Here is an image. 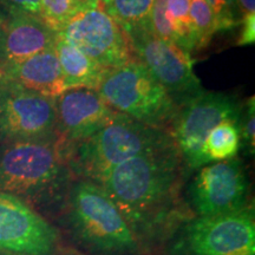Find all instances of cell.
<instances>
[{
  "label": "cell",
  "mask_w": 255,
  "mask_h": 255,
  "mask_svg": "<svg viewBox=\"0 0 255 255\" xmlns=\"http://www.w3.org/2000/svg\"><path fill=\"white\" fill-rule=\"evenodd\" d=\"M182 157L176 145L137 156L117 165L98 184L141 238L164 221L176 200Z\"/></svg>",
  "instance_id": "cell-1"
},
{
  "label": "cell",
  "mask_w": 255,
  "mask_h": 255,
  "mask_svg": "<svg viewBox=\"0 0 255 255\" xmlns=\"http://www.w3.org/2000/svg\"><path fill=\"white\" fill-rule=\"evenodd\" d=\"M171 145L175 142L167 130L116 113L109 123L89 138L64 148L72 174L98 183L117 165Z\"/></svg>",
  "instance_id": "cell-2"
},
{
  "label": "cell",
  "mask_w": 255,
  "mask_h": 255,
  "mask_svg": "<svg viewBox=\"0 0 255 255\" xmlns=\"http://www.w3.org/2000/svg\"><path fill=\"white\" fill-rule=\"evenodd\" d=\"M72 171L59 141L0 144V191L34 202L68 194Z\"/></svg>",
  "instance_id": "cell-3"
},
{
  "label": "cell",
  "mask_w": 255,
  "mask_h": 255,
  "mask_svg": "<svg viewBox=\"0 0 255 255\" xmlns=\"http://www.w3.org/2000/svg\"><path fill=\"white\" fill-rule=\"evenodd\" d=\"M66 195L69 227L81 245L101 255L138 252L139 239L98 184L79 180L69 188Z\"/></svg>",
  "instance_id": "cell-4"
},
{
  "label": "cell",
  "mask_w": 255,
  "mask_h": 255,
  "mask_svg": "<svg viewBox=\"0 0 255 255\" xmlns=\"http://www.w3.org/2000/svg\"><path fill=\"white\" fill-rule=\"evenodd\" d=\"M97 92L113 110L167 131L178 113L167 90L138 59L107 70Z\"/></svg>",
  "instance_id": "cell-5"
},
{
  "label": "cell",
  "mask_w": 255,
  "mask_h": 255,
  "mask_svg": "<svg viewBox=\"0 0 255 255\" xmlns=\"http://www.w3.org/2000/svg\"><path fill=\"white\" fill-rule=\"evenodd\" d=\"M242 109L235 96L205 90L181 107L169 132L183 163L190 169L209 164L203 151L207 136L225 121L240 126Z\"/></svg>",
  "instance_id": "cell-6"
},
{
  "label": "cell",
  "mask_w": 255,
  "mask_h": 255,
  "mask_svg": "<svg viewBox=\"0 0 255 255\" xmlns=\"http://www.w3.org/2000/svg\"><path fill=\"white\" fill-rule=\"evenodd\" d=\"M58 139L56 98L0 79V144Z\"/></svg>",
  "instance_id": "cell-7"
},
{
  "label": "cell",
  "mask_w": 255,
  "mask_h": 255,
  "mask_svg": "<svg viewBox=\"0 0 255 255\" xmlns=\"http://www.w3.org/2000/svg\"><path fill=\"white\" fill-rule=\"evenodd\" d=\"M181 255H255L254 207L191 220L177 242Z\"/></svg>",
  "instance_id": "cell-8"
},
{
  "label": "cell",
  "mask_w": 255,
  "mask_h": 255,
  "mask_svg": "<svg viewBox=\"0 0 255 255\" xmlns=\"http://www.w3.org/2000/svg\"><path fill=\"white\" fill-rule=\"evenodd\" d=\"M127 38L136 59L144 64L178 109L203 91L191 55L186 51L149 30L132 32Z\"/></svg>",
  "instance_id": "cell-9"
},
{
  "label": "cell",
  "mask_w": 255,
  "mask_h": 255,
  "mask_svg": "<svg viewBox=\"0 0 255 255\" xmlns=\"http://www.w3.org/2000/svg\"><path fill=\"white\" fill-rule=\"evenodd\" d=\"M57 34L107 70L136 59L126 33L104 9H79Z\"/></svg>",
  "instance_id": "cell-10"
},
{
  "label": "cell",
  "mask_w": 255,
  "mask_h": 255,
  "mask_svg": "<svg viewBox=\"0 0 255 255\" xmlns=\"http://www.w3.org/2000/svg\"><path fill=\"white\" fill-rule=\"evenodd\" d=\"M191 207L197 216L231 214L250 206V181L244 163L234 157L199 169L189 187Z\"/></svg>",
  "instance_id": "cell-11"
},
{
  "label": "cell",
  "mask_w": 255,
  "mask_h": 255,
  "mask_svg": "<svg viewBox=\"0 0 255 255\" xmlns=\"http://www.w3.org/2000/svg\"><path fill=\"white\" fill-rule=\"evenodd\" d=\"M57 231L20 197L0 191V253L52 255Z\"/></svg>",
  "instance_id": "cell-12"
},
{
  "label": "cell",
  "mask_w": 255,
  "mask_h": 255,
  "mask_svg": "<svg viewBox=\"0 0 255 255\" xmlns=\"http://www.w3.org/2000/svg\"><path fill=\"white\" fill-rule=\"evenodd\" d=\"M57 132L64 146L82 142L101 130L117 111L97 90L68 89L56 97Z\"/></svg>",
  "instance_id": "cell-13"
},
{
  "label": "cell",
  "mask_w": 255,
  "mask_h": 255,
  "mask_svg": "<svg viewBox=\"0 0 255 255\" xmlns=\"http://www.w3.org/2000/svg\"><path fill=\"white\" fill-rule=\"evenodd\" d=\"M55 32L40 17L26 13L6 15L0 25V77L6 70L55 46Z\"/></svg>",
  "instance_id": "cell-14"
},
{
  "label": "cell",
  "mask_w": 255,
  "mask_h": 255,
  "mask_svg": "<svg viewBox=\"0 0 255 255\" xmlns=\"http://www.w3.org/2000/svg\"><path fill=\"white\" fill-rule=\"evenodd\" d=\"M0 79L13 82L47 97L56 98L66 90L55 46L6 70Z\"/></svg>",
  "instance_id": "cell-15"
},
{
  "label": "cell",
  "mask_w": 255,
  "mask_h": 255,
  "mask_svg": "<svg viewBox=\"0 0 255 255\" xmlns=\"http://www.w3.org/2000/svg\"><path fill=\"white\" fill-rule=\"evenodd\" d=\"M190 0H155L149 31L191 55L199 51L189 15Z\"/></svg>",
  "instance_id": "cell-16"
},
{
  "label": "cell",
  "mask_w": 255,
  "mask_h": 255,
  "mask_svg": "<svg viewBox=\"0 0 255 255\" xmlns=\"http://www.w3.org/2000/svg\"><path fill=\"white\" fill-rule=\"evenodd\" d=\"M55 50L62 68L64 83L68 89L97 90L107 69L102 68L81 51L57 34Z\"/></svg>",
  "instance_id": "cell-17"
},
{
  "label": "cell",
  "mask_w": 255,
  "mask_h": 255,
  "mask_svg": "<svg viewBox=\"0 0 255 255\" xmlns=\"http://www.w3.org/2000/svg\"><path fill=\"white\" fill-rule=\"evenodd\" d=\"M241 148V132L239 124L225 121L216 126L207 136L203 151L208 163L237 157Z\"/></svg>",
  "instance_id": "cell-18"
},
{
  "label": "cell",
  "mask_w": 255,
  "mask_h": 255,
  "mask_svg": "<svg viewBox=\"0 0 255 255\" xmlns=\"http://www.w3.org/2000/svg\"><path fill=\"white\" fill-rule=\"evenodd\" d=\"M155 0H111L108 13L115 19L126 36L149 30V19Z\"/></svg>",
  "instance_id": "cell-19"
},
{
  "label": "cell",
  "mask_w": 255,
  "mask_h": 255,
  "mask_svg": "<svg viewBox=\"0 0 255 255\" xmlns=\"http://www.w3.org/2000/svg\"><path fill=\"white\" fill-rule=\"evenodd\" d=\"M189 15L199 50L206 47L216 33L215 18L206 0H190Z\"/></svg>",
  "instance_id": "cell-20"
},
{
  "label": "cell",
  "mask_w": 255,
  "mask_h": 255,
  "mask_svg": "<svg viewBox=\"0 0 255 255\" xmlns=\"http://www.w3.org/2000/svg\"><path fill=\"white\" fill-rule=\"evenodd\" d=\"M79 11L76 0H41V19L55 32Z\"/></svg>",
  "instance_id": "cell-21"
},
{
  "label": "cell",
  "mask_w": 255,
  "mask_h": 255,
  "mask_svg": "<svg viewBox=\"0 0 255 255\" xmlns=\"http://www.w3.org/2000/svg\"><path fill=\"white\" fill-rule=\"evenodd\" d=\"M215 18L216 31H228L241 24L237 0H206Z\"/></svg>",
  "instance_id": "cell-22"
},
{
  "label": "cell",
  "mask_w": 255,
  "mask_h": 255,
  "mask_svg": "<svg viewBox=\"0 0 255 255\" xmlns=\"http://www.w3.org/2000/svg\"><path fill=\"white\" fill-rule=\"evenodd\" d=\"M240 132H241V145L247 148L250 154H254L255 148V102L254 96L244 104L242 115L240 120Z\"/></svg>",
  "instance_id": "cell-23"
},
{
  "label": "cell",
  "mask_w": 255,
  "mask_h": 255,
  "mask_svg": "<svg viewBox=\"0 0 255 255\" xmlns=\"http://www.w3.org/2000/svg\"><path fill=\"white\" fill-rule=\"evenodd\" d=\"M0 13L4 17L13 13H26L40 17L41 0H0Z\"/></svg>",
  "instance_id": "cell-24"
},
{
  "label": "cell",
  "mask_w": 255,
  "mask_h": 255,
  "mask_svg": "<svg viewBox=\"0 0 255 255\" xmlns=\"http://www.w3.org/2000/svg\"><path fill=\"white\" fill-rule=\"evenodd\" d=\"M255 41V14L244 15L241 19V33L237 45H253Z\"/></svg>",
  "instance_id": "cell-25"
},
{
  "label": "cell",
  "mask_w": 255,
  "mask_h": 255,
  "mask_svg": "<svg viewBox=\"0 0 255 255\" xmlns=\"http://www.w3.org/2000/svg\"><path fill=\"white\" fill-rule=\"evenodd\" d=\"M237 5L242 17L255 14V0H237Z\"/></svg>",
  "instance_id": "cell-26"
},
{
  "label": "cell",
  "mask_w": 255,
  "mask_h": 255,
  "mask_svg": "<svg viewBox=\"0 0 255 255\" xmlns=\"http://www.w3.org/2000/svg\"><path fill=\"white\" fill-rule=\"evenodd\" d=\"M110 1H111V0H92V2H94V7L104 9L105 12H108Z\"/></svg>",
  "instance_id": "cell-27"
},
{
  "label": "cell",
  "mask_w": 255,
  "mask_h": 255,
  "mask_svg": "<svg viewBox=\"0 0 255 255\" xmlns=\"http://www.w3.org/2000/svg\"><path fill=\"white\" fill-rule=\"evenodd\" d=\"M76 1H77L79 9L94 7V2H92V0H76Z\"/></svg>",
  "instance_id": "cell-28"
},
{
  "label": "cell",
  "mask_w": 255,
  "mask_h": 255,
  "mask_svg": "<svg viewBox=\"0 0 255 255\" xmlns=\"http://www.w3.org/2000/svg\"><path fill=\"white\" fill-rule=\"evenodd\" d=\"M4 19H5V17H4V15H2L1 13H0V25H1V23H2V21H4Z\"/></svg>",
  "instance_id": "cell-29"
},
{
  "label": "cell",
  "mask_w": 255,
  "mask_h": 255,
  "mask_svg": "<svg viewBox=\"0 0 255 255\" xmlns=\"http://www.w3.org/2000/svg\"><path fill=\"white\" fill-rule=\"evenodd\" d=\"M0 255H5V254H1V253H0Z\"/></svg>",
  "instance_id": "cell-30"
}]
</instances>
